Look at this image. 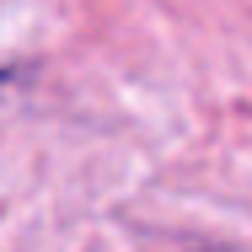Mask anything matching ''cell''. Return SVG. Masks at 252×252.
Segmentation results:
<instances>
[{
    "label": "cell",
    "instance_id": "obj_1",
    "mask_svg": "<svg viewBox=\"0 0 252 252\" xmlns=\"http://www.w3.org/2000/svg\"><path fill=\"white\" fill-rule=\"evenodd\" d=\"M5 81H11V70H0V92H5Z\"/></svg>",
    "mask_w": 252,
    "mask_h": 252
}]
</instances>
